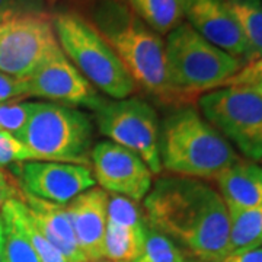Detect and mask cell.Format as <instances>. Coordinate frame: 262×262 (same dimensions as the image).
Instances as JSON below:
<instances>
[{"mask_svg": "<svg viewBox=\"0 0 262 262\" xmlns=\"http://www.w3.org/2000/svg\"><path fill=\"white\" fill-rule=\"evenodd\" d=\"M58 2H61V0H58Z\"/></svg>", "mask_w": 262, "mask_h": 262, "instance_id": "obj_36", "label": "cell"}, {"mask_svg": "<svg viewBox=\"0 0 262 262\" xmlns=\"http://www.w3.org/2000/svg\"><path fill=\"white\" fill-rule=\"evenodd\" d=\"M113 48L137 86L163 99L177 102L166 75L165 39L141 20L125 0H70Z\"/></svg>", "mask_w": 262, "mask_h": 262, "instance_id": "obj_2", "label": "cell"}, {"mask_svg": "<svg viewBox=\"0 0 262 262\" xmlns=\"http://www.w3.org/2000/svg\"><path fill=\"white\" fill-rule=\"evenodd\" d=\"M94 122L75 106L34 102L27 125L15 136L38 160L88 166L94 147Z\"/></svg>", "mask_w": 262, "mask_h": 262, "instance_id": "obj_6", "label": "cell"}, {"mask_svg": "<svg viewBox=\"0 0 262 262\" xmlns=\"http://www.w3.org/2000/svg\"><path fill=\"white\" fill-rule=\"evenodd\" d=\"M149 226H124L106 222L103 237V259L110 262H134L141 253Z\"/></svg>", "mask_w": 262, "mask_h": 262, "instance_id": "obj_18", "label": "cell"}, {"mask_svg": "<svg viewBox=\"0 0 262 262\" xmlns=\"http://www.w3.org/2000/svg\"><path fill=\"white\" fill-rule=\"evenodd\" d=\"M95 181L108 194L141 201L153 185V173L146 162L131 150L113 141H101L91 151Z\"/></svg>", "mask_w": 262, "mask_h": 262, "instance_id": "obj_11", "label": "cell"}, {"mask_svg": "<svg viewBox=\"0 0 262 262\" xmlns=\"http://www.w3.org/2000/svg\"><path fill=\"white\" fill-rule=\"evenodd\" d=\"M215 182L226 206L262 208V166L256 162L239 159L225 169Z\"/></svg>", "mask_w": 262, "mask_h": 262, "instance_id": "obj_16", "label": "cell"}, {"mask_svg": "<svg viewBox=\"0 0 262 262\" xmlns=\"http://www.w3.org/2000/svg\"><path fill=\"white\" fill-rule=\"evenodd\" d=\"M253 91H256V92H258V94L262 96V88H261V89H253Z\"/></svg>", "mask_w": 262, "mask_h": 262, "instance_id": "obj_34", "label": "cell"}, {"mask_svg": "<svg viewBox=\"0 0 262 262\" xmlns=\"http://www.w3.org/2000/svg\"><path fill=\"white\" fill-rule=\"evenodd\" d=\"M22 188L19 185V181L10 177L8 172L0 168V214L3 207L12 200H20Z\"/></svg>", "mask_w": 262, "mask_h": 262, "instance_id": "obj_30", "label": "cell"}, {"mask_svg": "<svg viewBox=\"0 0 262 262\" xmlns=\"http://www.w3.org/2000/svg\"><path fill=\"white\" fill-rule=\"evenodd\" d=\"M24 226H25L29 241L34 246L37 255L39 256L41 262H66L64 256L57 251L44 234L41 233V230L38 229L37 225L34 223V220L31 219L27 207H25V214H24Z\"/></svg>", "mask_w": 262, "mask_h": 262, "instance_id": "obj_27", "label": "cell"}, {"mask_svg": "<svg viewBox=\"0 0 262 262\" xmlns=\"http://www.w3.org/2000/svg\"><path fill=\"white\" fill-rule=\"evenodd\" d=\"M50 16H29L0 25V72L27 79L56 47Z\"/></svg>", "mask_w": 262, "mask_h": 262, "instance_id": "obj_9", "label": "cell"}, {"mask_svg": "<svg viewBox=\"0 0 262 262\" xmlns=\"http://www.w3.org/2000/svg\"><path fill=\"white\" fill-rule=\"evenodd\" d=\"M249 47L251 61L262 57V0H223Z\"/></svg>", "mask_w": 262, "mask_h": 262, "instance_id": "obj_21", "label": "cell"}, {"mask_svg": "<svg viewBox=\"0 0 262 262\" xmlns=\"http://www.w3.org/2000/svg\"><path fill=\"white\" fill-rule=\"evenodd\" d=\"M51 20L61 51L95 89L113 99H125L139 91L113 48L75 9L57 10Z\"/></svg>", "mask_w": 262, "mask_h": 262, "instance_id": "obj_5", "label": "cell"}, {"mask_svg": "<svg viewBox=\"0 0 262 262\" xmlns=\"http://www.w3.org/2000/svg\"><path fill=\"white\" fill-rule=\"evenodd\" d=\"M24 214L25 206L20 200H12L2 210L0 220L5 234L3 262H41L25 230Z\"/></svg>", "mask_w": 262, "mask_h": 262, "instance_id": "obj_17", "label": "cell"}, {"mask_svg": "<svg viewBox=\"0 0 262 262\" xmlns=\"http://www.w3.org/2000/svg\"><path fill=\"white\" fill-rule=\"evenodd\" d=\"M166 75L177 102L222 88L241 70L242 61L214 47L188 22L172 29L165 39Z\"/></svg>", "mask_w": 262, "mask_h": 262, "instance_id": "obj_4", "label": "cell"}, {"mask_svg": "<svg viewBox=\"0 0 262 262\" xmlns=\"http://www.w3.org/2000/svg\"><path fill=\"white\" fill-rule=\"evenodd\" d=\"M150 229L182 245L200 262L229 255V213L220 192L203 179L160 178L143 203Z\"/></svg>", "mask_w": 262, "mask_h": 262, "instance_id": "obj_1", "label": "cell"}, {"mask_svg": "<svg viewBox=\"0 0 262 262\" xmlns=\"http://www.w3.org/2000/svg\"><path fill=\"white\" fill-rule=\"evenodd\" d=\"M185 19L201 37L244 64L251 61L249 47L223 0H187Z\"/></svg>", "mask_w": 262, "mask_h": 262, "instance_id": "obj_13", "label": "cell"}, {"mask_svg": "<svg viewBox=\"0 0 262 262\" xmlns=\"http://www.w3.org/2000/svg\"><path fill=\"white\" fill-rule=\"evenodd\" d=\"M96 262H110V261H96Z\"/></svg>", "mask_w": 262, "mask_h": 262, "instance_id": "obj_35", "label": "cell"}, {"mask_svg": "<svg viewBox=\"0 0 262 262\" xmlns=\"http://www.w3.org/2000/svg\"><path fill=\"white\" fill-rule=\"evenodd\" d=\"M229 213V253L262 246V208L227 206Z\"/></svg>", "mask_w": 262, "mask_h": 262, "instance_id": "obj_20", "label": "cell"}, {"mask_svg": "<svg viewBox=\"0 0 262 262\" xmlns=\"http://www.w3.org/2000/svg\"><path fill=\"white\" fill-rule=\"evenodd\" d=\"M222 88H242L261 89L262 88V57L252 60L241 67L237 73L227 79Z\"/></svg>", "mask_w": 262, "mask_h": 262, "instance_id": "obj_28", "label": "cell"}, {"mask_svg": "<svg viewBox=\"0 0 262 262\" xmlns=\"http://www.w3.org/2000/svg\"><path fill=\"white\" fill-rule=\"evenodd\" d=\"M222 262H262V246L248 251L229 253Z\"/></svg>", "mask_w": 262, "mask_h": 262, "instance_id": "obj_31", "label": "cell"}, {"mask_svg": "<svg viewBox=\"0 0 262 262\" xmlns=\"http://www.w3.org/2000/svg\"><path fill=\"white\" fill-rule=\"evenodd\" d=\"M34 102L0 103V130L16 136L28 122Z\"/></svg>", "mask_w": 262, "mask_h": 262, "instance_id": "obj_25", "label": "cell"}, {"mask_svg": "<svg viewBox=\"0 0 262 262\" xmlns=\"http://www.w3.org/2000/svg\"><path fill=\"white\" fill-rule=\"evenodd\" d=\"M94 172L89 166L29 160L19 163V185L29 195L66 206L73 198L95 187Z\"/></svg>", "mask_w": 262, "mask_h": 262, "instance_id": "obj_12", "label": "cell"}, {"mask_svg": "<svg viewBox=\"0 0 262 262\" xmlns=\"http://www.w3.org/2000/svg\"><path fill=\"white\" fill-rule=\"evenodd\" d=\"M24 98H28L25 79H18L0 72V103L19 102Z\"/></svg>", "mask_w": 262, "mask_h": 262, "instance_id": "obj_29", "label": "cell"}, {"mask_svg": "<svg viewBox=\"0 0 262 262\" xmlns=\"http://www.w3.org/2000/svg\"><path fill=\"white\" fill-rule=\"evenodd\" d=\"M98 130L110 140L137 153L153 175L162 172L159 156V120L140 98L103 99L94 111Z\"/></svg>", "mask_w": 262, "mask_h": 262, "instance_id": "obj_8", "label": "cell"}, {"mask_svg": "<svg viewBox=\"0 0 262 262\" xmlns=\"http://www.w3.org/2000/svg\"><path fill=\"white\" fill-rule=\"evenodd\" d=\"M3 246H5V234H3V226L0 220V262H3Z\"/></svg>", "mask_w": 262, "mask_h": 262, "instance_id": "obj_32", "label": "cell"}, {"mask_svg": "<svg viewBox=\"0 0 262 262\" xmlns=\"http://www.w3.org/2000/svg\"><path fill=\"white\" fill-rule=\"evenodd\" d=\"M187 0H125L130 9L155 32L168 35L185 19Z\"/></svg>", "mask_w": 262, "mask_h": 262, "instance_id": "obj_19", "label": "cell"}, {"mask_svg": "<svg viewBox=\"0 0 262 262\" xmlns=\"http://www.w3.org/2000/svg\"><path fill=\"white\" fill-rule=\"evenodd\" d=\"M108 222L124 226L146 225L144 213L140 210L137 201L114 194H110L108 201Z\"/></svg>", "mask_w": 262, "mask_h": 262, "instance_id": "obj_24", "label": "cell"}, {"mask_svg": "<svg viewBox=\"0 0 262 262\" xmlns=\"http://www.w3.org/2000/svg\"><path fill=\"white\" fill-rule=\"evenodd\" d=\"M47 2H48V5H50V6H54L56 3H58V0H47Z\"/></svg>", "mask_w": 262, "mask_h": 262, "instance_id": "obj_33", "label": "cell"}, {"mask_svg": "<svg viewBox=\"0 0 262 262\" xmlns=\"http://www.w3.org/2000/svg\"><path fill=\"white\" fill-rule=\"evenodd\" d=\"M159 156L162 170L195 179H215L241 159L232 144L194 108H181L163 120Z\"/></svg>", "mask_w": 262, "mask_h": 262, "instance_id": "obj_3", "label": "cell"}, {"mask_svg": "<svg viewBox=\"0 0 262 262\" xmlns=\"http://www.w3.org/2000/svg\"><path fill=\"white\" fill-rule=\"evenodd\" d=\"M110 194L102 188H89L66 204L80 251L89 262L103 259V237L108 222Z\"/></svg>", "mask_w": 262, "mask_h": 262, "instance_id": "obj_14", "label": "cell"}, {"mask_svg": "<svg viewBox=\"0 0 262 262\" xmlns=\"http://www.w3.org/2000/svg\"><path fill=\"white\" fill-rule=\"evenodd\" d=\"M134 262H187L182 251L172 239L147 229L141 253Z\"/></svg>", "mask_w": 262, "mask_h": 262, "instance_id": "obj_22", "label": "cell"}, {"mask_svg": "<svg viewBox=\"0 0 262 262\" xmlns=\"http://www.w3.org/2000/svg\"><path fill=\"white\" fill-rule=\"evenodd\" d=\"M29 160L38 159L13 134L0 130V168L9 166L12 163H24Z\"/></svg>", "mask_w": 262, "mask_h": 262, "instance_id": "obj_26", "label": "cell"}, {"mask_svg": "<svg viewBox=\"0 0 262 262\" xmlns=\"http://www.w3.org/2000/svg\"><path fill=\"white\" fill-rule=\"evenodd\" d=\"M207 121L246 160H262V96L253 89L219 88L198 98Z\"/></svg>", "mask_w": 262, "mask_h": 262, "instance_id": "obj_7", "label": "cell"}, {"mask_svg": "<svg viewBox=\"0 0 262 262\" xmlns=\"http://www.w3.org/2000/svg\"><path fill=\"white\" fill-rule=\"evenodd\" d=\"M47 0H0V25L29 16H50Z\"/></svg>", "mask_w": 262, "mask_h": 262, "instance_id": "obj_23", "label": "cell"}, {"mask_svg": "<svg viewBox=\"0 0 262 262\" xmlns=\"http://www.w3.org/2000/svg\"><path fill=\"white\" fill-rule=\"evenodd\" d=\"M25 82L28 98H41L47 102L75 108L80 105L95 111L105 99L70 63L58 44Z\"/></svg>", "mask_w": 262, "mask_h": 262, "instance_id": "obj_10", "label": "cell"}, {"mask_svg": "<svg viewBox=\"0 0 262 262\" xmlns=\"http://www.w3.org/2000/svg\"><path fill=\"white\" fill-rule=\"evenodd\" d=\"M20 201L25 204L31 219L51 245L64 256L66 262H89L80 251L73 226L66 206L39 200L22 189Z\"/></svg>", "mask_w": 262, "mask_h": 262, "instance_id": "obj_15", "label": "cell"}]
</instances>
